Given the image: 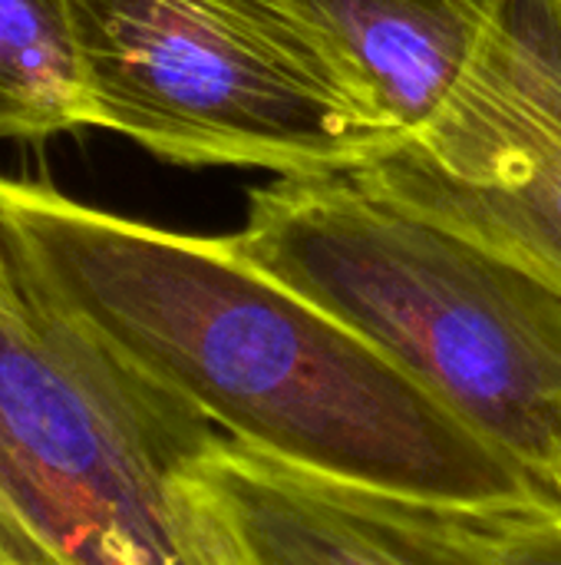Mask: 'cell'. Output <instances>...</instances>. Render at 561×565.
I'll use <instances>...</instances> for the list:
<instances>
[{
	"mask_svg": "<svg viewBox=\"0 0 561 565\" xmlns=\"http://www.w3.org/2000/svg\"><path fill=\"white\" fill-rule=\"evenodd\" d=\"M0 238L26 291L228 440L443 507H555L526 467L222 238L132 222L3 175Z\"/></svg>",
	"mask_w": 561,
	"mask_h": 565,
	"instance_id": "obj_1",
	"label": "cell"
},
{
	"mask_svg": "<svg viewBox=\"0 0 561 565\" xmlns=\"http://www.w3.org/2000/svg\"><path fill=\"white\" fill-rule=\"evenodd\" d=\"M222 242L380 351L552 493L561 447L555 288L350 175H291L251 192L245 228Z\"/></svg>",
	"mask_w": 561,
	"mask_h": 565,
	"instance_id": "obj_2",
	"label": "cell"
},
{
	"mask_svg": "<svg viewBox=\"0 0 561 565\" xmlns=\"http://www.w3.org/2000/svg\"><path fill=\"white\" fill-rule=\"evenodd\" d=\"M225 434L0 285V507L60 565H238L202 490Z\"/></svg>",
	"mask_w": 561,
	"mask_h": 565,
	"instance_id": "obj_3",
	"label": "cell"
},
{
	"mask_svg": "<svg viewBox=\"0 0 561 565\" xmlns=\"http://www.w3.org/2000/svg\"><path fill=\"white\" fill-rule=\"evenodd\" d=\"M83 119L175 166L350 175L403 132L281 0H66Z\"/></svg>",
	"mask_w": 561,
	"mask_h": 565,
	"instance_id": "obj_4",
	"label": "cell"
},
{
	"mask_svg": "<svg viewBox=\"0 0 561 565\" xmlns=\"http://www.w3.org/2000/svg\"><path fill=\"white\" fill-rule=\"evenodd\" d=\"M350 179L561 295V0H486L436 116Z\"/></svg>",
	"mask_w": 561,
	"mask_h": 565,
	"instance_id": "obj_5",
	"label": "cell"
},
{
	"mask_svg": "<svg viewBox=\"0 0 561 565\" xmlns=\"http://www.w3.org/2000/svg\"><path fill=\"white\" fill-rule=\"evenodd\" d=\"M202 490L238 565H489L470 507L341 483L228 437Z\"/></svg>",
	"mask_w": 561,
	"mask_h": 565,
	"instance_id": "obj_6",
	"label": "cell"
},
{
	"mask_svg": "<svg viewBox=\"0 0 561 565\" xmlns=\"http://www.w3.org/2000/svg\"><path fill=\"white\" fill-rule=\"evenodd\" d=\"M403 139L463 76L486 0H281Z\"/></svg>",
	"mask_w": 561,
	"mask_h": 565,
	"instance_id": "obj_7",
	"label": "cell"
},
{
	"mask_svg": "<svg viewBox=\"0 0 561 565\" xmlns=\"http://www.w3.org/2000/svg\"><path fill=\"white\" fill-rule=\"evenodd\" d=\"M83 126L66 0H0V142Z\"/></svg>",
	"mask_w": 561,
	"mask_h": 565,
	"instance_id": "obj_8",
	"label": "cell"
},
{
	"mask_svg": "<svg viewBox=\"0 0 561 565\" xmlns=\"http://www.w3.org/2000/svg\"><path fill=\"white\" fill-rule=\"evenodd\" d=\"M489 565H561L559 507L476 510Z\"/></svg>",
	"mask_w": 561,
	"mask_h": 565,
	"instance_id": "obj_9",
	"label": "cell"
},
{
	"mask_svg": "<svg viewBox=\"0 0 561 565\" xmlns=\"http://www.w3.org/2000/svg\"><path fill=\"white\" fill-rule=\"evenodd\" d=\"M0 565H60L0 507Z\"/></svg>",
	"mask_w": 561,
	"mask_h": 565,
	"instance_id": "obj_10",
	"label": "cell"
},
{
	"mask_svg": "<svg viewBox=\"0 0 561 565\" xmlns=\"http://www.w3.org/2000/svg\"><path fill=\"white\" fill-rule=\"evenodd\" d=\"M13 281H17V271H13L10 255H7V245L0 238V285H13Z\"/></svg>",
	"mask_w": 561,
	"mask_h": 565,
	"instance_id": "obj_11",
	"label": "cell"
},
{
	"mask_svg": "<svg viewBox=\"0 0 561 565\" xmlns=\"http://www.w3.org/2000/svg\"><path fill=\"white\" fill-rule=\"evenodd\" d=\"M552 493H555V507L561 510V447L559 457H555V467H552Z\"/></svg>",
	"mask_w": 561,
	"mask_h": 565,
	"instance_id": "obj_12",
	"label": "cell"
}]
</instances>
